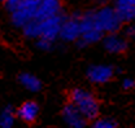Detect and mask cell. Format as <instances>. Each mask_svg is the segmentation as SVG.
Returning a JSON list of instances; mask_svg holds the SVG:
<instances>
[{
  "label": "cell",
  "instance_id": "1",
  "mask_svg": "<svg viewBox=\"0 0 135 128\" xmlns=\"http://www.w3.org/2000/svg\"><path fill=\"white\" fill-rule=\"evenodd\" d=\"M39 0H4V7L11 14L13 26L22 29L33 21Z\"/></svg>",
  "mask_w": 135,
  "mask_h": 128
},
{
  "label": "cell",
  "instance_id": "2",
  "mask_svg": "<svg viewBox=\"0 0 135 128\" xmlns=\"http://www.w3.org/2000/svg\"><path fill=\"white\" fill-rule=\"evenodd\" d=\"M70 102L83 114L87 120H95L99 115V101L90 91L83 88H75L70 92Z\"/></svg>",
  "mask_w": 135,
  "mask_h": 128
},
{
  "label": "cell",
  "instance_id": "3",
  "mask_svg": "<svg viewBox=\"0 0 135 128\" xmlns=\"http://www.w3.org/2000/svg\"><path fill=\"white\" fill-rule=\"evenodd\" d=\"M94 21L96 27L103 34H113L117 32L122 25L121 19L118 18L114 7H101L96 11H92Z\"/></svg>",
  "mask_w": 135,
  "mask_h": 128
},
{
  "label": "cell",
  "instance_id": "4",
  "mask_svg": "<svg viewBox=\"0 0 135 128\" xmlns=\"http://www.w3.org/2000/svg\"><path fill=\"white\" fill-rule=\"evenodd\" d=\"M64 18L65 17L62 14H57L42 21L35 19L38 23V39H46L51 43H55V40L60 38V30Z\"/></svg>",
  "mask_w": 135,
  "mask_h": 128
},
{
  "label": "cell",
  "instance_id": "5",
  "mask_svg": "<svg viewBox=\"0 0 135 128\" xmlns=\"http://www.w3.org/2000/svg\"><path fill=\"white\" fill-rule=\"evenodd\" d=\"M82 29H81V16H71L64 18L61 30H60V39L64 42H78L81 38Z\"/></svg>",
  "mask_w": 135,
  "mask_h": 128
},
{
  "label": "cell",
  "instance_id": "6",
  "mask_svg": "<svg viewBox=\"0 0 135 128\" xmlns=\"http://www.w3.org/2000/svg\"><path fill=\"white\" fill-rule=\"evenodd\" d=\"M114 76V67L110 65H92L87 69V78L91 83L104 84Z\"/></svg>",
  "mask_w": 135,
  "mask_h": 128
},
{
  "label": "cell",
  "instance_id": "7",
  "mask_svg": "<svg viewBox=\"0 0 135 128\" xmlns=\"http://www.w3.org/2000/svg\"><path fill=\"white\" fill-rule=\"evenodd\" d=\"M61 11H62L61 0H39L34 19L42 21L50 17L57 16L61 14Z\"/></svg>",
  "mask_w": 135,
  "mask_h": 128
},
{
  "label": "cell",
  "instance_id": "8",
  "mask_svg": "<svg viewBox=\"0 0 135 128\" xmlns=\"http://www.w3.org/2000/svg\"><path fill=\"white\" fill-rule=\"evenodd\" d=\"M62 119L68 126V128H86L87 126V119L71 102L64 106Z\"/></svg>",
  "mask_w": 135,
  "mask_h": 128
},
{
  "label": "cell",
  "instance_id": "9",
  "mask_svg": "<svg viewBox=\"0 0 135 128\" xmlns=\"http://www.w3.org/2000/svg\"><path fill=\"white\" fill-rule=\"evenodd\" d=\"M127 40L118 35L116 32L113 34H107V36L103 38V47L107 52L113 53V54H121L123 52H126L127 49Z\"/></svg>",
  "mask_w": 135,
  "mask_h": 128
},
{
  "label": "cell",
  "instance_id": "10",
  "mask_svg": "<svg viewBox=\"0 0 135 128\" xmlns=\"http://www.w3.org/2000/svg\"><path fill=\"white\" fill-rule=\"evenodd\" d=\"M16 114L21 120H23L26 123H33L34 120L38 118L39 106H38V104L35 101H26L17 109Z\"/></svg>",
  "mask_w": 135,
  "mask_h": 128
},
{
  "label": "cell",
  "instance_id": "11",
  "mask_svg": "<svg viewBox=\"0 0 135 128\" xmlns=\"http://www.w3.org/2000/svg\"><path fill=\"white\" fill-rule=\"evenodd\" d=\"M18 80L21 83V85L23 88H26L30 92H38L42 89V81L38 79L35 75L30 74V73H22L20 74Z\"/></svg>",
  "mask_w": 135,
  "mask_h": 128
},
{
  "label": "cell",
  "instance_id": "12",
  "mask_svg": "<svg viewBox=\"0 0 135 128\" xmlns=\"http://www.w3.org/2000/svg\"><path fill=\"white\" fill-rule=\"evenodd\" d=\"M116 12L122 23H130L135 19V7L116 4Z\"/></svg>",
  "mask_w": 135,
  "mask_h": 128
},
{
  "label": "cell",
  "instance_id": "13",
  "mask_svg": "<svg viewBox=\"0 0 135 128\" xmlns=\"http://www.w3.org/2000/svg\"><path fill=\"white\" fill-rule=\"evenodd\" d=\"M16 114L11 106L5 107L0 112V128H13Z\"/></svg>",
  "mask_w": 135,
  "mask_h": 128
},
{
  "label": "cell",
  "instance_id": "14",
  "mask_svg": "<svg viewBox=\"0 0 135 128\" xmlns=\"http://www.w3.org/2000/svg\"><path fill=\"white\" fill-rule=\"evenodd\" d=\"M92 128H117V124L109 118H100L95 119V122L92 123Z\"/></svg>",
  "mask_w": 135,
  "mask_h": 128
},
{
  "label": "cell",
  "instance_id": "15",
  "mask_svg": "<svg viewBox=\"0 0 135 128\" xmlns=\"http://www.w3.org/2000/svg\"><path fill=\"white\" fill-rule=\"evenodd\" d=\"M52 45H53V43H51L46 39H36V47L42 50H50L52 49Z\"/></svg>",
  "mask_w": 135,
  "mask_h": 128
},
{
  "label": "cell",
  "instance_id": "16",
  "mask_svg": "<svg viewBox=\"0 0 135 128\" xmlns=\"http://www.w3.org/2000/svg\"><path fill=\"white\" fill-rule=\"evenodd\" d=\"M135 87V80L131 78H125L122 81V88L123 89H131Z\"/></svg>",
  "mask_w": 135,
  "mask_h": 128
},
{
  "label": "cell",
  "instance_id": "17",
  "mask_svg": "<svg viewBox=\"0 0 135 128\" xmlns=\"http://www.w3.org/2000/svg\"><path fill=\"white\" fill-rule=\"evenodd\" d=\"M116 4H121V5H131L135 7V0H114Z\"/></svg>",
  "mask_w": 135,
  "mask_h": 128
},
{
  "label": "cell",
  "instance_id": "18",
  "mask_svg": "<svg viewBox=\"0 0 135 128\" xmlns=\"http://www.w3.org/2000/svg\"><path fill=\"white\" fill-rule=\"evenodd\" d=\"M126 34H127L129 36H131V38H133V36L135 38V25H131V26H130V27L127 29Z\"/></svg>",
  "mask_w": 135,
  "mask_h": 128
},
{
  "label": "cell",
  "instance_id": "19",
  "mask_svg": "<svg viewBox=\"0 0 135 128\" xmlns=\"http://www.w3.org/2000/svg\"><path fill=\"white\" fill-rule=\"evenodd\" d=\"M3 1H4V0H3Z\"/></svg>",
  "mask_w": 135,
  "mask_h": 128
}]
</instances>
